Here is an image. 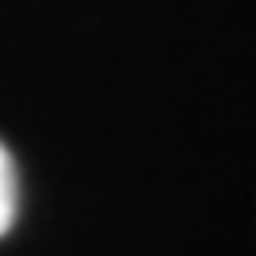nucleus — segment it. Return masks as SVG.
<instances>
[{
    "label": "nucleus",
    "mask_w": 256,
    "mask_h": 256,
    "mask_svg": "<svg viewBox=\"0 0 256 256\" xmlns=\"http://www.w3.org/2000/svg\"><path fill=\"white\" fill-rule=\"evenodd\" d=\"M18 217V178H14V160L0 146V238L11 232Z\"/></svg>",
    "instance_id": "obj_1"
}]
</instances>
